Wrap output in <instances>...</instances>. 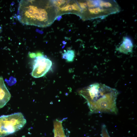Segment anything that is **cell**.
<instances>
[{
    "label": "cell",
    "instance_id": "1",
    "mask_svg": "<svg viewBox=\"0 0 137 137\" xmlns=\"http://www.w3.org/2000/svg\"><path fill=\"white\" fill-rule=\"evenodd\" d=\"M78 93L86 100L90 114L117 113L116 100L118 92L116 89L95 83L80 89Z\"/></svg>",
    "mask_w": 137,
    "mask_h": 137
},
{
    "label": "cell",
    "instance_id": "2",
    "mask_svg": "<svg viewBox=\"0 0 137 137\" xmlns=\"http://www.w3.org/2000/svg\"><path fill=\"white\" fill-rule=\"evenodd\" d=\"M52 8L48 1L21 0L17 17L20 22L24 24L47 26L52 22Z\"/></svg>",
    "mask_w": 137,
    "mask_h": 137
},
{
    "label": "cell",
    "instance_id": "3",
    "mask_svg": "<svg viewBox=\"0 0 137 137\" xmlns=\"http://www.w3.org/2000/svg\"><path fill=\"white\" fill-rule=\"evenodd\" d=\"M2 117L3 128L9 134L21 129L26 122L23 115L20 112L3 115Z\"/></svg>",
    "mask_w": 137,
    "mask_h": 137
},
{
    "label": "cell",
    "instance_id": "4",
    "mask_svg": "<svg viewBox=\"0 0 137 137\" xmlns=\"http://www.w3.org/2000/svg\"><path fill=\"white\" fill-rule=\"evenodd\" d=\"M52 65L51 61L43 55L37 56L33 61L32 76L38 78L44 76L49 70Z\"/></svg>",
    "mask_w": 137,
    "mask_h": 137
},
{
    "label": "cell",
    "instance_id": "5",
    "mask_svg": "<svg viewBox=\"0 0 137 137\" xmlns=\"http://www.w3.org/2000/svg\"><path fill=\"white\" fill-rule=\"evenodd\" d=\"M11 97L10 94L6 86L3 77H0V109L6 105Z\"/></svg>",
    "mask_w": 137,
    "mask_h": 137
},
{
    "label": "cell",
    "instance_id": "6",
    "mask_svg": "<svg viewBox=\"0 0 137 137\" xmlns=\"http://www.w3.org/2000/svg\"><path fill=\"white\" fill-rule=\"evenodd\" d=\"M133 45L131 40L127 37H124L122 43L116 50L121 53L128 54L132 53Z\"/></svg>",
    "mask_w": 137,
    "mask_h": 137
},
{
    "label": "cell",
    "instance_id": "7",
    "mask_svg": "<svg viewBox=\"0 0 137 137\" xmlns=\"http://www.w3.org/2000/svg\"><path fill=\"white\" fill-rule=\"evenodd\" d=\"M75 56L74 51L72 50H68L62 54V58L68 62H72Z\"/></svg>",
    "mask_w": 137,
    "mask_h": 137
},
{
    "label": "cell",
    "instance_id": "8",
    "mask_svg": "<svg viewBox=\"0 0 137 137\" xmlns=\"http://www.w3.org/2000/svg\"><path fill=\"white\" fill-rule=\"evenodd\" d=\"M101 137H110L108 132L106 126L104 124L102 126Z\"/></svg>",
    "mask_w": 137,
    "mask_h": 137
},
{
    "label": "cell",
    "instance_id": "9",
    "mask_svg": "<svg viewBox=\"0 0 137 137\" xmlns=\"http://www.w3.org/2000/svg\"><path fill=\"white\" fill-rule=\"evenodd\" d=\"M65 1L63 0H58L54 2V5L56 6H59L65 3Z\"/></svg>",
    "mask_w": 137,
    "mask_h": 137
},
{
    "label": "cell",
    "instance_id": "10",
    "mask_svg": "<svg viewBox=\"0 0 137 137\" xmlns=\"http://www.w3.org/2000/svg\"><path fill=\"white\" fill-rule=\"evenodd\" d=\"M67 11H71L73 10V5H70L67 4L66 6Z\"/></svg>",
    "mask_w": 137,
    "mask_h": 137
},
{
    "label": "cell",
    "instance_id": "11",
    "mask_svg": "<svg viewBox=\"0 0 137 137\" xmlns=\"http://www.w3.org/2000/svg\"><path fill=\"white\" fill-rule=\"evenodd\" d=\"M30 56L31 57H34L36 56V55L34 53H31L30 54Z\"/></svg>",
    "mask_w": 137,
    "mask_h": 137
},
{
    "label": "cell",
    "instance_id": "12",
    "mask_svg": "<svg viewBox=\"0 0 137 137\" xmlns=\"http://www.w3.org/2000/svg\"><path fill=\"white\" fill-rule=\"evenodd\" d=\"M2 31V27L0 26V33Z\"/></svg>",
    "mask_w": 137,
    "mask_h": 137
},
{
    "label": "cell",
    "instance_id": "13",
    "mask_svg": "<svg viewBox=\"0 0 137 137\" xmlns=\"http://www.w3.org/2000/svg\"><path fill=\"white\" fill-rule=\"evenodd\" d=\"M66 137H67V136H66Z\"/></svg>",
    "mask_w": 137,
    "mask_h": 137
}]
</instances>
